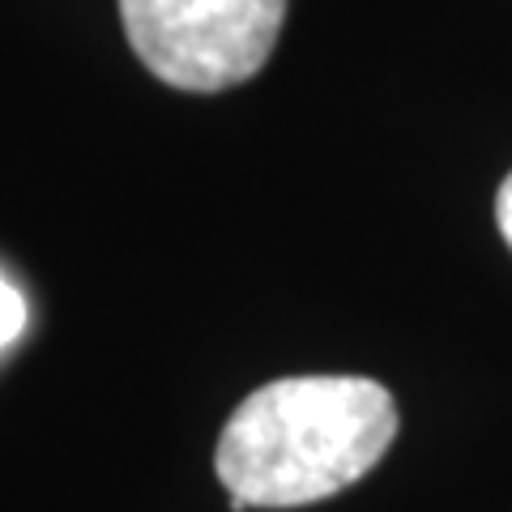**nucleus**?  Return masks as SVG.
Instances as JSON below:
<instances>
[{"instance_id":"obj_3","label":"nucleus","mask_w":512,"mask_h":512,"mask_svg":"<svg viewBox=\"0 0 512 512\" xmlns=\"http://www.w3.org/2000/svg\"><path fill=\"white\" fill-rule=\"evenodd\" d=\"M22 329H26V299L0 278V350L9 342H18Z\"/></svg>"},{"instance_id":"obj_4","label":"nucleus","mask_w":512,"mask_h":512,"mask_svg":"<svg viewBox=\"0 0 512 512\" xmlns=\"http://www.w3.org/2000/svg\"><path fill=\"white\" fill-rule=\"evenodd\" d=\"M495 222H500V235L508 239V248H512V175L500 184V192H495Z\"/></svg>"},{"instance_id":"obj_1","label":"nucleus","mask_w":512,"mask_h":512,"mask_svg":"<svg viewBox=\"0 0 512 512\" xmlns=\"http://www.w3.org/2000/svg\"><path fill=\"white\" fill-rule=\"evenodd\" d=\"M397 406L367 376H286L235 406L214 448L218 483L248 508L329 500L389 453Z\"/></svg>"},{"instance_id":"obj_2","label":"nucleus","mask_w":512,"mask_h":512,"mask_svg":"<svg viewBox=\"0 0 512 512\" xmlns=\"http://www.w3.org/2000/svg\"><path fill=\"white\" fill-rule=\"evenodd\" d=\"M137 60L175 90L218 94L274 56L286 0H120Z\"/></svg>"}]
</instances>
